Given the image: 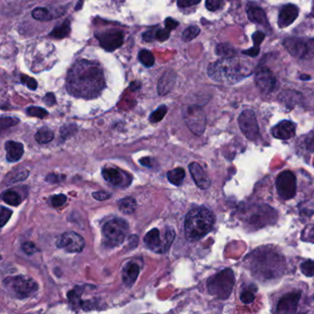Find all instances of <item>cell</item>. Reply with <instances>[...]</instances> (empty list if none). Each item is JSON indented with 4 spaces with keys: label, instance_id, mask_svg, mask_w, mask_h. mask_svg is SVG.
<instances>
[{
    "label": "cell",
    "instance_id": "277c9868",
    "mask_svg": "<svg viewBox=\"0 0 314 314\" xmlns=\"http://www.w3.org/2000/svg\"><path fill=\"white\" fill-rule=\"evenodd\" d=\"M207 74L218 82L235 83L244 77L240 63L233 58H222L211 63L207 68Z\"/></svg>",
    "mask_w": 314,
    "mask_h": 314
},
{
    "label": "cell",
    "instance_id": "f6af8a7d",
    "mask_svg": "<svg viewBox=\"0 0 314 314\" xmlns=\"http://www.w3.org/2000/svg\"><path fill=\"white\" fill-rule=\"evenodd\" d=\"M19 120L16 118H11V117H2L0 120L1 123V129H5L7 127H10L14 124H18Z\"/></svg>",
    "mask_w": 314,
    "mask_h": 314
},
{
    "label": "cell",
    "instance_id": "836d02e7",
    "mask_svg": "<svg viewBox=\"0 0 314 314\" xmlns=\"http://www.w3.org/2000/svg\"><path fill=\"white\" fill-rule=\"evenodd\" d=\"M138 60L143 66L151 67L155 64V58L153 54L149 50L142 49L138 53Z\"/></svg>",
    "mask_w": 314,
    "mask_h": 314
},
{
    "label": "cell",
    "instance_id": "91938a15",
    "mask_svg": "<svg viewBox=\"0 0 314 314\" xmlns=\"http://www.w3.org/2000/svg\"></svg>",
    "mask_w": 314,
    "mask_h": 314
},
{
    "label": "cell",
    "instance_id": "680465c9",
    "mask_svg": "<svg viewBox=\"0 0 314 314\" xmlns=\"http://www.w3.org/2000/svg\"><path fill=\"white\" fill-rule=\"evenodd\" d=\"M309 239L311 240V241H314V227L312 229V232H310Z\"/></svg>",
    "mask_w": 314,
    "mask_h": 314
},
{
    "label": "cell",
    "instance_id": "4dcf8cb0",
    "mask_svg": "<svg viewBox=\"0 0 314 314\" xmlns=\"http://www.w3.org/2000/svg\"><path fill=\"white\" fill-rule=\"evenodd\" d=\"M54 132L48 127H41L38 132L35 134V139L39 144H47L54 139Z\"/></svg>",
    "mask_w": 314,
    "mask_h": 314
},
{
    "label": "cell",
    "instance_id": "8992f818",
    "mask_svg": "<svg viewBox=\"0 0 314 314\" xmlns=\"http://www.w3.org/2000/svg\"><path fill=\"white\" fill-rule=\"evenodd\" d=\"M102 233L108 246H119L125 240L128 233V224L121 218L112 219L104 225Z\"/></svg>",
    "mask_w": 314,
    "mask_h": 314
},
{
    "label": "cell",
    "instance_id": "6da1fadb",
    "mask_svg": "<svg viewBox=\"0 0 314 314\" xmlns=\"http://www.w3.org/2000/svg\"><path fill=\"white\" fill-rule=\"evenodd\" d=\"M66 90L76 98L94 99L105 87L103 71L98 63L80 59L68 70Z\"/></svg>",
    "mask_w": 314,
    "mask_h": 314
},
{
    "label": "cell",
    "instance_id": "11a10c76",
    "mask_svg": "<svg viewBox=\"0 0 314 314\" xmlns=\"http://www.w3.org/2000/svg\"><path fill=\"white\" fill-rule=\"evenodd\" d=\"M43 101L48 105V106H52L54 104H56V97L54 95V93L52 92H49L47 93L44 98H43Z\"/></svg>",
    "mask_w": 314,
    "mask_h": 314
},
{
    "label": "cell",
    "instance_id": "ab89813d",
    "mask_svg": "<svg viewBox=\"0 0 314 314\" xmlns=\"http://www.w3.org/2000/svg\"><path fill=\"white\" fill-rule=\"evenodd\" d=\"M28 176V172L25 170V169H22L20 171H15V175L13 174H9L8 177L10 178V182H16L18 181H21V180H24L25 178H27Z\"/></svg>",
    "mask_w": 314,
    "mask_h": 314
},
{
    "label": "cell",
    "instance_id": "8d00e7d4",
    "mask_svg": "<svg viewBox=\"0 0 314 314\" xmlns=\"http://www.w3.org/2000/svg\"><path fill=\"white\" fill-rule=\"evenodd\" d=\"M300 270L308 277H314V261L306 260L300 265Z\"/></svg>",
    "mask_w": 314,
    "mask_h": 314
},
{
    "label": "cell",
    "instance_id": "ba28073f",
    "mask_svg": "<svg viewBox=\"0 0 314 314\" xmlns=\"http://www.w3.org/2000/svg\"><path fill=\"white\" fill-rule=\"evenodd\" d=\"M276 212L266 205L254 206L246 213L245 221L254 229L263 228L268 224H274L276 220Z\"/></svg>",
    "mask_w": 314,
    "mask_h": 314
},
{
    "label": "cell",
    "instance_id": "1f68e13d",
    "mask_svg": "<svg viewBox=\"0 0 314 314\" xmlns=\"http://www.w3.org/2000/svg\"><path fill=\"white\" fill-rule=\"evenodd\" d=\"M216 53L222 58H232L235 57L236 51L229 43H219L216 47Z\"/></svg>",
    "mask_w": 314,
    "mask_h": 314
},
{
    "label": "cell",
    "instance_id": "44dd1931",
    "mask_svg": "<svg viewBox=\"0 0 314 314\" xmlns=\"http://www.w3.org/2000/svg\"><path fill=\"white\" fill-rule=\"evenodd\" d=\"M177 75L174 70L169 69L165 71L157 83V93L161 96L168 94L174 89Z\"/></svg>",
    "mask_w": 314,
    "mask_h": 314
},
{
    "label": "cell",
    "instance_id": "d4e9b609",
    "mask_svg": "<svg viewBox=\"0 0 314 314\" xmlns=\"http://www.w3.org/2000/svg\"><path fill=\"white\" fill-rule=\"evenodd\" d=\"M64 12H56L55 10H50L47 8H34L32 12L33 19L39 21H50L56 18L60 17Z\"/></svg>",
    "mask_w": 314,
    "mask_h": 314
},
{
    "label": "cell",
    "instance_id": "d6986e66",
    "mask_svg": "<svg viewBox=\"0 0 314 314\" xmlns=\"http://www.w3.org/2000/svg\"><path fill=\"white\" fill-rule=\"evenodd\" d=\"M189 171H190L192 177L196 184L198 186L200 189L207 190L211 186V181L208 177L207 173L203 169V167L198 164L197 162H192L189 165Z\"/></svg>",
    "mask_w": 314,
    "mask_h": 314
},
{
    "label": "cell",
    "instance_id": "9f6ffc18",
    "mask_svg": "<svg viewBox=\"0 0 314 314\" xmlns=\"http://www.w3.org/2000/svg\"><path fill=\"white\" fill-rule=\"evenodd\" d=\"M150 162H151V158H149V157H144V158L140 159L141 164L143 166H145V167H149V168H150V167H151Z\"/></svg>",
    "mask_w": 314,
    "mask_h": 314
},
{
    "label": "cell",
    "instance_id": "ffe728a7",
    "mask_svg": "<svg viewBox=\"0 0 314 314\" xmlns=\"http://www.w3.org/2000/svg\"><path fill=\"white\" fill-rule=\"evenodd\" d=\"M285 48L290 55L298 58H305L307 56L306 41L298 38H287L284 41Z\"/></svg>",
    "mask_w": 314,
    "mask_h": 314
},
{
    "label": "cell",
    "instance_id": "e575fe53",
    "mask_svg": "<svg viewBox=\"0 0 314 314\" xmlns=\"http://www.w3.org/2000/svg\"><path fill=\"white\" fill-rule=\"evenodd\" d=\"M200 33V29L197 26H190L182 33V41H190L196 38Z\"/></svg>",
    "mask_w": 314,
    "mask_h": 314
},
{
    "label": "cell",
    "instance_id": "f5cc1de1",
    "mask_svg": "<svg viewBox=\"0 0 314 314\" xmlns=\"http://www.w3.org/2000/svg\"><path fill=\"white\" fill-rule=\"evenodd\" d=\"M92 196H93V197H94V198L97 199V200H99V201H104V200H107V199L111 197L110 194H108L106 192H103V191L93 193V194H92Z\"/></svg>",
    "mask_w": 314,
    "mask_h": 314
},
{
    "label": "cell",
    "instance_id": "f1b7e54d",
    "mask_svg": "<svg viewBox=\"0 0 314 314\" xmlns=\"http://www.w3.org/2000/svg\"><path fill=\"white\" fill-rule=\"evenodd\" d=\"M168 180L176 186H180L185 178V172L182 168H176L167 174Z\"/></svg>",
    "mask_w": 314,
    "mask_h": 314
},
{
    "label": "cell",
    "instance_id": "9a60e30c",
    "mask_svg": "<svg viewBox=\"0 0 314 314\" xmlns=\"http://www.w3.org/2000/svg\"><path fill=\"white\" fill-rule=\"evenodd\" d=\"M102 176L110 184L120 188L127 187L132 181V177L129 174L116 168L103 169Z\"/></svg>",
    "mask_w": 314,
    "mask_h": 314
},
{
    "label": "cell",
    "instance_id": "7bdbcfd3",
    "mask_svg": "<svg viewBox=\"0 0 314 314\" xmlns=\"http://www.w3.org/2000/svg\"><path fill=\"white\" fill-rule=\"evenodd\" d=\"M225 0H207L206 7L210 11H216L223 6Z\"/></svg>",
    "mask_w": 314,
    "mask_h": 314
},
{
    "label": "cell",
    "instance_id": "9c48e42d",
    "mask_svg": "<svg viewBox=\"0 0 314 314\" xmlns=\"http://www.w3.org/2000/svg\"><path fill=\"white\" fill-rule=\"evenodd\" d=\"M5 284L19 298H29L38 290V285L36 282L30 277L22 275L6 279Z\"/></svg>",
    "mask_w": 314,
    "mask_h": 314
},
{
    "label": "cell",
    "instance_id": "603a6c76",
    "mask_svg": "<svg viewBox=\"0 0 314 314\" xmlns=\"http://www.w3.org/2000/svg\"><path fill=\"white\" fill-rule=\"evenodd\" d=\"M5 149L7 151V159L9 162H15L20 159L24 152V147L21 143L15 141H8Z\"/></svg>",
    "mask_w": 314,
    "mask_h": 314
},
{
    "label": "cell",
    "instance_id": "4316f807",
    "mask_svg": "<svg viewBox=\"0 0 314 314\" xmlns=\"http://www.w3.org/2000/svg\"><path fill=\"white\" fill-rule=\"evenodd\" d=\"M70 31H71L70 20H66L60 26L56 27L50 33L49 36L53 37V38H56V39H63L70 33Z\"/></svg>",
    "mask_w": 314,
    "mask_h": 314
},
{
    "label": "cell",
    "instance_id": "f35d334b",
    "mask_svg": "<svg viewBox=\"0 0 314 314\" xmlns=\"http://www.w3.org/2000/svg\"><path fill=\"white\" fill-rule=\"evenodd\" d=\"M66 198L65 195H56L53 196L52 197H50V204L54 207H59L64 206L66 204Z\"/></svg>",
    "mask_w": 314,
    "mask_h": 314
},
{
    "label": "cell",
    "instance_id": "7dc6e473",
    "mask_svg": "<svg viewBox=\"0 0 314 314\" xmlns=\"http://www.w3.org/2000/svg\"><path fill=\"white\" fill-rule=\"evenodd\" d=\"M201 0H177V5L181 8H189L197 5Z\"/></svg>",
    "mask_w": 314,
    "mask_h": 314
},
{
    "label": "cell",
    "instance_id": "484cf974",
    "mask_svg": "<svg viewBox=\"0 0 314 314\" xmlns=\"http://www.w3.org/2000/svg\"><path fill=\"white\" fill-rule=\"evenodd\" d=\"M247 14L251 21L255 22L258 24L267 25L268 20L265 15V12L260 8H249L247 9Z\"/></svg>",
    "mask_w": 314,
    "mask_h": 314
},
{
    "label": "cell",
    "instance_id": "ee69618b",
    "mask_svg": "<svg viewBox=\"0 0 314 314\" xmlns=\"http://www.w3.org/2000/svg\"><path fill=\"white\" fill-rule=\"evenodd\" d=\"M171 31L168 29H157L156 33V40L159 41H165L170 38Z\"/></svg>",
    "mask_w": 314,
    "mask_h": 314
},
{
    "label": "cell",
    "instance_id": "5bb4252c",
    "mask_svg": "<svg viewBox=\"0 0 314 314\" xmlns=\"http://www.w3.org/2000/svg\"><path fill=\"white\" fill-rule=\"evenodd\" d=\"M58 248L64 249L68 253H80L85 246V240L82 236L76 232L64 233L57 243Z\"/></svg>",
    "mask_w": 314,
    "mask_h": 314
},
{
    "label": "cell",
    "instance_id": "6f0895ef",
    "mask_svg": "<svg viewBox=\"0 0 314 314\" xmlns=\"http://www.w3.org/2000/svg\"><path fill=\"white\" fill-rule=\"evenodd\" d=\"M300 79L301 80H310L311 79V77L308 76V75H301L300 76Z\"/></svg>",
    "mask_w": 314,
    "mask_h": 314
},
{
    "label": "cell",
    "instance_id": "d590c367",
    "mask_svg": "<svg viewBox=\"0 0 314 314\" xmlns=\"http://www.w3.org/2000/svg\"><path fill=\"white\" fill-rule=\"evenodd\" d=\"M167 111H168V109H167L165 105H161V106H159V107L157 108L156 111H154V112L150 115L149 121H150L151 123H158V122H160V121L164 118V116H166Z\"/></svg>",
    "mask_w": 314,
    "mask_h": 314
},
{
    "label": "cell",
    "instance_id": "7c38bea8",
    "mask_svg": "<svg viewBox=\"0 0 314 314\" xmlns=\"http://www.w3.org/2000/svg\"><path fill=\"white\" fill-rule=\"evenodd\" d=\"M239 126L242 134L252 141L260 138V129L257 122L256 116L253 110H245L239 116Z\"/></svg>",
    "mask_w": 314,
    "mask_h": 314
},
{
    "label": "cell",
    "instance_id": "4fadbf2b",
    "mask_svg": "<svg viewBox=\"0 0 314 314\" xmlns=\"http://www.w3.org/2000/svg\"><path fill=\"white\" fill-rule=\"evenodd\" d=\"M100 46L108 52H113L122 46L124 34L119 30H108L95 34Z\"/></svg>",
    "mask_w": 314,
    "mask_h": 314
},
{
    "label": "cell",
    "instance_id": "30bf717a",
    "mask_svg": "<svg viewBox=\"0 0 314 314\" xmlns=\"http://www.w3.org/2000/svg\"><path fill=\"white\" fill-rule=\"evenodd\" d=\"M275 187L280 198L283 200L293 198L297 193V179L295 174L290 171L281 173L276 178Z\"/></svg>",
    "mask_w": 314,
    "mask_h": 314
},
{
    "label": "cell",
    "instance_id": "3957f363",
    "mask_svg": "<svg viewBox=\"0 0 314 314\" xmlns=\"http://www.w3.org/2000/svg\"><path fill=\"white\" fill-rule=\"evenodd\" d=\"M215 216L205 207L192 209L186 216L184 232L187 240L196 241L204 238L212 231L215 224Z\"/></svg>",
    "mask_w": 314,
    "mask_h": 314
},
{
    "label": "cell",
    "instance_id": "8fae6325",
    "mask_svg": "<svg viewBox=\"0 0 314 314\" xmlns=\"http://www.w3.org/2000/svg\"><path fill=\"white\" fill-rule=\"evenodd\" d=\"M183 117L185 120V123L190 128L191 131L200 136L202 135L207 124V119L203 109L199 107L197 105H192L186 108Z\"/></svg>",
    "mask_w": 314,
    "mask_h": 314
},
{
    "label": "cell",
    "instance_id": "b9f144b4",
    "mask_svg": "<svg viewBox=\"0 0 314 314\" xmlns=\"http://www.w3.org/2000/svg\"><path fill=\"white\" fill-rule=\"evenodd\" d=\"M11 215H12L11 210H9L5 207H1V212H0V226L1 227L5 226V224L8 222Z\"/></svg>",
    "mask_w": 314,
    "mask_h": 314
},
{
    "label": "cell",
    "instance_id": "52a82bcc",
    "mask_svg": "<svg viewBox=\"0 0 314 314\" xmlns=\"http://www.w3.org/2000/svg\"><path fill=\"white\" fill-rule=\"evenodd\" d=\"M174 238L175 232L171 227L167 228L162 238L160 237V232L157 229H152L144 237V243L151 251L157 254H163L170 249Z\"/></svg>",
    "mask_w": 314,
    "mask_h": 314
},
{
    "label": "cell",
    "instance_id": "d6a6232c",
    "mask_svg": "<svg viewBox=\"0 0 314 314\" xmlns=\"http://www.w3.org/2000/svg\"><path fill=\"white\" fill-rule=\"evenodd\" d=\"M2 200L10 206L18 207L21 203L20 196L14 191H6L2 194Z\"/></svg>",
    "mask_w": 314,
    "mask_h": 314
},
{
    "label": "cell",
    "instance_id": "5b68a950",
    "mask_svg": "<svg viewBox=\"0 0 314 314\" xmlns=\"http://www.w3.org/2000/svg\"><path fill=\"white\" fill-rule=\"evenodd\" d=\"M235 285V275L231 268L224 269L211 276L207 281L209 293L219 299L230 298Z\"/></svg>",
    "mask_w": 314,
    "mask_h": 314
},
{
    "label": "cell",
    "instance_id": "c3c4849f",
    "mask_svg": "<svg viewBox=\"0 0 314 314\" xmlns=\"http://www.w3.org/2000/svg\"><path fill=\"white\" fill-rule=\"evenodd\" d=\"M156 33H157V30H155V29L147 31L146 33H143L142 38L144 41H148V42L153 41L154 40H156Z\"/></svg>",
    "mask_w": 314,
    "mask_h": 314
},
{
    "label": "cell",
    "instance_id": "74e56055",
    "mask_svg": "<svg viewBox=\"0 0 314 314\" xmlns=\"http://www.w3.org/2000/svg\"><path fill=\"white\" fill-rule=\"evenodd\" d=\"M27 114L29 116H34V117H38V118H41V119H43L44 117L48 116V112L44 109H42L41 107H29L27 109Z\"/></svg>",
    "mask_w": 314,
    "mask_h": 314
},
{
    "label": "cell",
    "instance_id": "83f0119b",
    "mask_svg": "<svg viewBox=\"0 0 314 314\" xmlns=\"http://www.w3.org/2000/svg\"><path fill=\"white\" fill-rule=\"evenodd\" d=\"M118 207L124 214L129 215L134 213L137 209V201L131 196L124 197L118 202Z\"/></svg>",
    "mask_w": 314,
    "mask_h": 314
},
{
    "label": "cell",
    "instance_id": "db71d44e",
    "mask_svg": "<svg viewBox=\"0 0 314 314\" xmlns=\"http://www.w3.org/2000/svg\"><path fill=\"white\" fill-rule=\"evenodd\" d=\"M179 25V22L176 21L173 18H167L165 20V28L169 31L175 29Z\"/></svg>",
    "mask_w": 314,
    "mask_h": 314
},
{
    "label": "cell",
    "instance_id": "cb8c5ba5",
    "mask_svg": "<svg viewBox=\"0 0 314 314\" xmlns=\"http://www.w3.org/2000/svg\"><path fill=\"white\" fill-rule=\"evenodd\" d=\"M140 272L139 265L136 263H128L124 266L123 270V281L127 286H132Z\"/></svg>",
    "mask_w": 314,
    "mask_h": 314
},
{
    "label": "cell",
    "instance_id": "2e32d148",
    "mask_svg": "<svg viewBox=\"0 0 314 314\" xmlns=\"http://www.w3.org/2000/svg\"><path fill=\"white\" fill-rule=\"evenodd\" d=\"M301 297L300 291H294L284 295L277 303L278 314H294L298 311V302Z\"/></svg>",
    "mask_w": 314,
    "mask_h": 314
},
{
    "label": "cell",
    "instance_id": "7a4b0ae2",
    "mask_svg": "<svg viewBox=\"0 0 314 314\" xmlns=\"http://www.w3.org/2000/svg\"><path fill=\"white\" fill-rule=\"evenodd\" d=\"M252 272L262 279L279 276L285 268V259L272 250H259L252 255Z\"/></svg>",
    "mask_w": 314,
    "mask_h": 314
},
{
    "label": "cell",
    "instance_id": "7402d4cb",
    "mask_svg": "<svg viewBox=\"0 0 314 314\" xmlns=\"http://www.w3.org/2000/svg\"><path fill=\"white\" fill-rule=\"evenodd\" d=\"M298 16V8L295 5H287L282 8L278 16V25L280 28H286L292 24Z\"/></svg>",
    "mask_w": 314,
    "mask_h": 314
},
{
    "label": "cell",
    "instance_id": "681fc988",
    "mask_svg": "<svg viewBox=\"0 0 314 314\" xmlns=\"http://www.w3.org/2000/svg\"><path fill=\"white\" fill-rule=\"evenodd\" d=\"M264 39H265V33H262V32H256L253 35V41H254L255 45H256V46H260L261 42L264 41Z\"/></svg>",
    "mask_w": 314,
    "mask_h": 314
},
{
    "label": "cell",
    "instance_id": "ac0fdd59",
    "mask_svg": "<svg viewBox=\"0 0 314 314\" xmlns=\"http://www.w3.org/2000/svg\"><path fill=\"white\" fill-rule=\"evenodd\" d=\"M274 137L281 140H289L296 134V124L289 120H284L275 125L272 129Z\"/></svg>",
    "mask_w": 314,
    "mask_h": 314
},
{
    "label": "cell",
    "instance_id": "60d3db41",
    "mask_svg": "<svg viewBox=\"0 0 314 314\" xmlns=\"http://www.w3.org/2000/svg\"><path fill=\"white\" fill-rule=\"evenodd\" d=\"M20 79H21V83H23L24 85L27 86V88H29L32 91L36 90L37 87H38L37 81L34 78H31V77H28L26 75H22L20 77Z\"/></svg>",
    "mask_w": 314,
    "mask_h": 314
},
{
    "label": "cell",
    "instance_id": "f907efd6",
    "mask_svg": "<svg viewBox=\"0 0 314 314\" xmlns=\"http://www.w3.org/2000/svg\"><path fill=\"white\" fill-rule=\"evenodd\" d=\"M260 53V46H256V45H254L252 48H250L248 50H244L242 51V54L244 55H247L249 57H256L258 56V54Z\"/></svg>",
    "mask_w": 314,
    "mask_h": 314
},
{
    "label": "cell",
    "instance_id": "e0dca14e",
    "mask_svg": "<svg viewBox=\"0 0 314 314\" xmlns=\"http://www.w3.org/2000/svg\"><path fill=\"white\" fill-rule=\"evenodd\" d=\"M255 83L260 91L264 93H269L275 89L276 80L270 70L266 68H262L257 71L255 75Z\"/></svg>",
    "mask_w": 314,
    "mask_h": 314
},
{
    "label": "cell",
    "instance_id": "f546056e",
    "mask_svg": "<svg viewBox=\"0 0 314 314\" xmlns=\"http://www.w3.org/2000/svg\"><path fill=\"white\" fill-rule=\"evenodd\" d=\"M257 287L255 285L252 284L248 287H246L244 290H242L240 294V300L244 304H251L252 302L255 301V296H256Z\"/></svg>",
    "mask_w": 314,
    "mask_h": 314
},
{
    "label": "cell",
    "instance_id": "bcb514c9",
    "mask_svg": "<svg viewBox=\"0 0 314 314\" xmlns=\"http://www.w3.org/2000/svg\"><path fill=\"white\" fill-rule=\"evenodd\" d=\"M22 251L24 252L26 255H32L34 253H36L37 251V247L35 246V244L31 241H27L22 244Z\"/></svg>",
    "mask_w": 314,
    "mask_h": 314
},
{
    "label": "cell",
    "instance_id": "816d5d0a",
    "mask_svg": "<svg viewBox=\"0 0 314 314\" xmlns=\"http://www.w3.org/2000/svg\"><path fill=\"white\" fill-rule=\"evenodd\" d=\"M307 56L306 58L314 57V39H310L306 41Z\"/></svg>",
    "mask_w": 314,
    "mask_h": 314
}]
</instances>
